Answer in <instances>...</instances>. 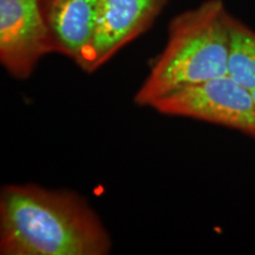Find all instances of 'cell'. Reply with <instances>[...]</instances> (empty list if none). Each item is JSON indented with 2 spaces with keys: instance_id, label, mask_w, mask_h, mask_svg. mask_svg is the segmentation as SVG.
<instances>
[{
  "instance_id": "7",
  "label": "cell",
  "mask_w": 255,
  "mask_h": 255,
  "mask_svg": "<svg viewBox=\"0 0 255 255\" xmlns=\"http://www.w3.org/2000/svg\"><path fill=\"white\" fill-rule=\"evenodd\" d=\"M228 75L250 90L255 89V31L229 15Z\"/></svg>"
},
{
  "instance_id": "4",
  "label": "cell",
  "mask_w": 255,
  "mask_h": 255,
  "mask_svg": "<svg viewBox=\"0 0 255 255\" xmlns=\"http://www.w3.org/2000/svg\"><path fill=\"white\" fill-rule=\"evenodd\" d=\"M53 52L40 0H0V63L12 77L27 79L39 60Z\"/></svg>"
},
{
  "instance_id": "6",
  "label": "cell",
  "mask_w": 255,
  "mask_h": 255,
  "mask_svg": "<svg viewBox=\"0 0 255 255\" xmlns=\"http://www.w3.org/2000/svg\"><path fill=\"white\" fill-rule=\"evenodd\" d=\"M57 53L84 70L97 25L98 0H40Z\"/></svg>"
},
{
  "instance_id": "3",
  "label": "cell",
  "mask_w": 255,
  "mask_h": 255,
  "mask_svg": "<svg viewBox=\"0 0 255 255\" xmlns=\"http://www.w3.org/2000/svg\"><path fill=\"white\" fill-rule=\"evenodd\" d=\"M150 108L165 116L203 121L255 138L253 94L229 75L171 92L154 102Z\"/></svg>"
},
{
  "instance_id": "2",
  "label": "cell",
  "mask_w": 255,
  "mask_h": 255,
  "mask_svg": "<svg viewBox=\"0 0 255 255\" xmlns=\"http://www.w3.org/2000/svg\"><path fill=\"white\" fill-rule=\"evenodd\" d=\"M229 15L222 0H206L171 19L164 49L133 101L151 107L189 85L228 75Z\"/></svg>"
},
{
  "instance_id": "5",
  "label": "cell",
  "mask_w": 255,
  "mask_h": 255,
  "mask_svg": "<svg viewBox=\"0 0 255 255\" xmlns=\"http://www.w3.org/2000/svg\"><path fill=\"white\" fill-rule=\"evenodd\" d=\"M168 0H98L94 41L83 71L95 72L148 31Z\"/></svg>"
},
{
  "instance_id": "8",
  "label": "cell",
  "mask_w": 255,
  "mask_h": 255,
  "mask_svg": "<svg viewBox=\"0 0 255 255\" xmlns=\"http://www.w3.org/2000/svg\"><path fill=\"white\" fill-rule=\"evenodd\" d=\"M252 94H253V97H254V101H255V89H254V90H252Z\"/></svg>"
},
{
  "instance_id": "1",
  "label": "cell",
  "mask_w": 255,
  "mask_h": 255,
  "mask_svg": "<svg viewBox=\"0 0 255 255\" xmlns=\"http://www.w3.org/2000/svg\"><path fill=\"white\" fill-rule=\"evenodd\" d=\"M109 233L88 201L37 184L0 190L1 255H107Z\"/></svg>"
}]
</instances>
